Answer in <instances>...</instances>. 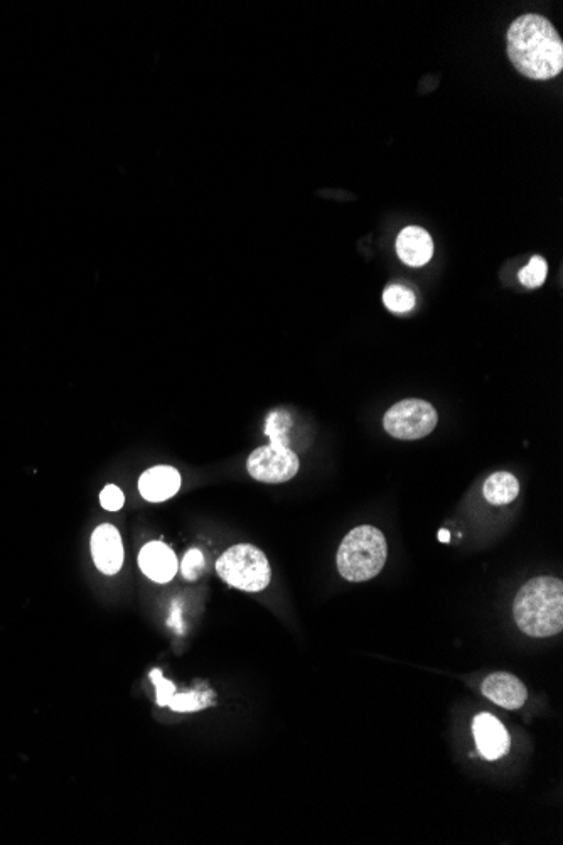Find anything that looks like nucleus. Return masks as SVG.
I'll return each mask as SVG.
<instances>
[{
	"label": "nucleus",
	"mask_w": 563,
	"mask_h": 845,
	"mask_svg": "<svg viewBox=\"0 0 563 845\" xmlns=\"http://www.w3.org/2000/svg\"><path fill=\"white\" fill-rule=\"evenodd\" d=\"M513 614L518 628L531 638H548L563 630V582L535 577L516 594Z\"/></svg>",
	"instance_id": "f03ea898"
},
{
	"label": "nucleus",
	"mask_w": 563,
	"mask_h": 845,
	"mask_svg": "<svg viewBox=\"0 0 563 845\" xmlns=\"http://www.w3.org/2000/svg\"><path fill=\"white\" fill-rule=\"evenodd\" d=\"M398 257L410 267H422L434 255V242L429 232L420 227H408L397 238Z\"/></svg>",
	"instance_id": "f8f14e48"
},
{
	"label": "nucleus",
	"mask_w": 563,
	"mask_h": 845,
	"mask_svg": "<svg viewBox=\"0 0 563 845\" xmlns=\"http://www.w3.org/2000/svg\"><path fill=\"white\" fill-rule=\"evenodd\" d=\"M181 488V474L171 466H156L145 471L139 480L140 495L151 503H162Z\"/></svg>",
	"instance_id": "9b49d317"
},
{
	"label": "nucleus",
	"mask_w": 563,
	"mask_h": 845,
	"mask_svg": "<svg viewBox=\"0 0 563 845\" xmlns=\"http://www.w3.org/2000/svg\"><path fill=\"white\" fill-rule=\"evenodd\" d=\"M100 503L108 512H118L125 503V496L122 490L115 485H108L103 488L100 495Z\"/></svg>",
	"instance_id": "aec40b11"
},
{
	"label": "nucleus",
	"mask_w": 563,
	"mask_h": 845,
	"mask_svg": "<svg viewBox=\"0 0 563 845\" xmlns=\"http://www.w3.org/2000/svg\"><path fill=\"white\" fill-rule=\"evenodd\" d=\"M548 265L543 257H533L530 264L526 265L525 269L520 272V282L528 289H537L543 286V282L547 279Z\"/></svg>",
	"instance_id": "dca6fc26"
},
{
	"label": "nucleus",
	"mask_w": 563,
	"mask_h": 845,
	"mask_svg": "<svg viewBox=\"0 0 563 845\" xmlns=\"http://www.w3.org/2000/svg\"><path fill=\"white\" fill-rule=\"evenodd\" d=\"M518 493H520V483L513 474L505 473V471L491 474L484 483V498L491 505H508L516 500Z\"/></svg>",
	"instance_id": "ddd939ff"
},
{
	"label": "nucleus",
	"mask_w": 563,
	"mask_h": 845,
	"mask_svg": "<svg viewBox=\"0 0 563 845\" xmlns=\"http://www.w3.org/2000/svg\"><path fill=\"white\" fill-rule=\"evenodd\" d=\"M290 426L289 415L282 414V412H274V414L270 415L269 422H267V436L270 437V442L272 444H285V446H289L287 442V432L285 429Z\"/></svg>",
	"instance_id": "f3484780"
},
{
	"label": "nucleus",
	"mask_w": 563,
	"mask_h": 845,
	"mask_svg": "<svg viewBox=\"0 0 563 845\" xmlns=\"http://www.w3.org/2000/svg\"><path fill=\"white\" fill-rule=\"evenodd\" d=\"M93 562L98 571L113 576L124 566V544L117 528L105 523L92 535Z\"/></svg>",
	"instance_id": "0eeeda50"
},
{
	"label": "nucleus",
	"mask_w": 563,
	"mask_h": 845,
	"mask_svg": "<svg viewBox=\"0 0 563 845\" xmlns=\"http://www.w3.org/2000/svg\"><path fill=\"white\" fill-rule=\"evenodd\" d=\"M247 469L253 480L262 483H285L292 480L299 471V458L285 444L258 447L247 461Z\"/></svg>",
	"instance_id": "423d86ee"
},
{
	"label": "nucleus",
	"mask_w": 563,
	"mask_h": 845,
	"mask_svg": "<svg viewBox=\"0 0 563 845\" xmlns=\"http://www.w3.org/2000/svg\"><path fill=\"white\" fill-rule=\"evenodd\" d=\"M383 302L392 313L403 314L415 307V294L402 286H390L383 292Z\"/></svg>",
	"instance_id": "4468645a"
},
{
	"label": "nucleus",
	"mask_w": 563,
	"mask_h": 845,
	"mask_svg": "<svg viewBox=\"0 0 563 845\" xmlns=\"http://www.w3.org/2000/svg\"><path fill=\"white\" fill-rule=\"evenodd\" d=\"M139 567L151 581L166 584L176 576V554L162 542H151L140 550Z\"/></svg>",
	"instance_id": "9d476101"
},
{
	"label": "nucleus",
	"mask_w": 563,
	"mask_h": 845,
	"mask_svg": "<svg viewBox=\"0 0 563 845\" xmlns=\"http://www.w3.org/2000/svg\"><path fill=\"white\" fill-rule=\"evenodd\" d=\"M434 405L420 399H407L393 405L383 419L385 431L400 441H417L429 436L437 426Z\"/></svg>",
	"instance_id": "39448f33"
},
{
	"label": "nucleus",
	"mask_w": 563,
	"mask_h": 845,
	"mask_svg": "<svg viewBox=\"0 0 563 845\" xmlns=\"http://www.w3.org/2000/svg\"><path fill=\"white\" fill-rule=\"evenodd\" d=\"M508 56L531 80H550L563 68V43L552 22L537 14L516 19L508 31Z\"/></svg>",
	"instance_id": "f257e3e1"
},
{
	"label": "nucleus",
	"mask_w": 563,
	"mask_h": 845,
	"mask_svg": "<svg viewBox=\"0 0 563 845\" xmlns=\"http://www.w3.org/2000/svg\"><path fill=\"white\" fill-rule=\"evenodd\" d=\"M388 545L378 528L361 525L344 537L338 550V571L351 582L370 581L387 562Z\"/></svg>",
	"instance_id": "7ed1b4c3"
},
{
	"label": "nucleus",
	"mask_w": 563,
	"mask_h": 845,
	"mask_svg": "<svg viewBox=\"0 0 563 845\" xmlns=\"http://www.w3.org/2000/svg\"><path fill=\"white\" fill-rule=\"evenodd\" d=\"M152 684L156 685L157 690V704L161 707L169 706V700L172 695L176 694V685L172 684L171 680H167L162 675L161 670H152L151 672Z\"/></svg>",
	"instance_id": "6ab92c4d"
},
{
	"label": "nucleus",
	"mask_w": 563,
	"mask_h": 845,
	"mask_svg": "<svg viewBox=\"0 0 563 845\" xmlns=\"http://www.w3.org/2000/svg\"><path fill=\"white\" fill-rule=\"evenodd\" d=\"M472 732L479 753L483 754L484 758L494 761L510 751V734L506 727L488 712L476 716L472 722Z\"/></svg>",
	"instance_id": "6e6552de"
},
{
	"label": "nucleus",
	"mask_w": 563,
	"mask_h": 845,
	"mask_svg": "<svg viewBox=\"0 0 563 845\" xmlns=\"http://www.w3.org/2000/svg\"><path fill=\"white\" fill-rule=\"evenodd\" d=\"M203 571V552L198 549L189 550L188 554L184 555L183 564H181V572H183L184 579H188V581H196Z\"/></svg>",
	"instance_id": "a211bd4d"
},
{
	"label": "nucleus",
	"mask_w": 563,
	"mask_h": 845,
	"mask_svg": "<svg viewBox=\"0 0 563 845\" xmlns=\"http://www.w3.org/2000/svg\"><path fill=\"white\" fill-rule=\"evenodd\" d=\"M449 539H451V535H449V532H447V530H440V532H439L440 542H449Z\"/></svg>",
	"instance_id": "412c9836"
},
{
	"label": "nucleus",
	"mask_w": 563,
	"mask_h": 845,
	"mask_svg": "<svg viewBox=\"0 0 563 845\" xmlns=\"http://www.w3.org/2000/svg\"><path fill=\"white\" fill-rule=\"evenodd\" d=\"M483 694L496 706L505 709H520L525 706L528 692L518 677L511 673L498 672L486 677L483 682Z\"/></svg>",
	"instance_id": "1a4fd4ad"
},
{
	"label": "nucleus",
	"mask_w": 563,
	"mask_h": 845,
	"mask_svg": "<svg viewBox=\"0 0 563 845\" xmlns=\"http://www.w3.org/2000/svg\"><path fill=\"white\" fill-rule=\"evenodd\" d=\"M216 572L230 586L247 593L263 591L272 579L269 560L262 550L250 544L235 545L226 550L216 562Z\"/></svg>",
	"instance_id": "20e7f679"
},
{
	"label": "nucleus",
	"mask_w": 563,
	"mask_h": 845,
	"mask_svg": "<svg viewBox=\"0 0 563 845\" xmlns=\"http://www.w3.org/2000/svg\"><path fill=\"white\" fill-rule=\"evenodd\" d=\"M211 704L210 692H188V694H174L169 700V706L174 712H196Z\"/></svg>",
	"instance_id": "2eb2a0df"
}]
</instances>
